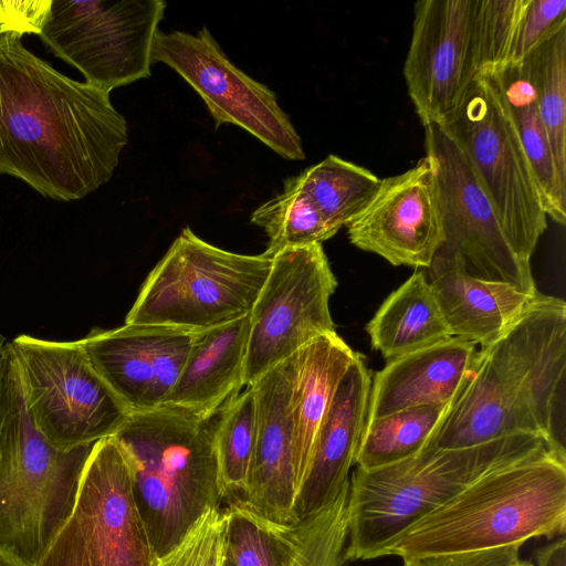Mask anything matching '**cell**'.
Masks as SVG:
<instances>
[{
	"label": "cell",
	"mask_w": 566,
	"mask_h": 566,
	"mask_svg": "<svg viewBox=\"0 0 566 566\" xmlns=\"http://www.w3.org/2000/svg\"><path fill=\"white\" fill-rule=\"evenodd\" d=\"M565 377L566 304L537 293L502 335L475 352L423 448H467L531 433L565 449L557 433Z\"/></svg>",
	"instance_id": "2"
},
{
	"label": "cell",
	"mask_w": 566,
	"mask_h": 566,
	"mask_svg": "<svg viewBox=\"0 0 566 566\" xmlns=\"http://www.w3.org/2000/svg\"><path fill=\"white\" fill-rule=\"evenodd\" d=\"M256 401L252 386H247L218 415L214 448L219 484L223 500H242L248 490L254 448Z\"/></svg>",
	"instance_id": "28"
},
{
	"label": "cell",
	"mask_w": 566,
	"mask_h": 566,
	"mask_svg": "<svg viewBox=\"0 0 566 566\" xmlns=\"http://www.w3.org/2000/svg\"><path fill=\"white\" fill-rule=\"evenodd\" d=\"M356 356L357 353L334 332L314 338L291 357L293 472L296 496L306 478L319 427L339 382Z\"/></svg>",
	"instance_id": "23"
},
{
	"label": "cell",
	"mask_w": 566,
	"mask_h": 566,
	"mask_svg": "<svg viewBox=\"0 0 566 566\" xmlns=\"http://www.w3.org/2000/svg\"><path fill=\"white\" fill-rule=\"evenodd\" d=\"M336 286L319 243L286 248L272 256L249 314L245 387L314 338L336 332L329 311Z\"/></svg>",
	"instance_id": "12"
},
{
	"label": "cell",
	"mask_w": 566,
	"mask_h": 566,
	"mask_svg": "<svg viewBox=\"0 0 566 566\" xmlns=\"http://www.w3.org/2000/svg\"><path fill=\"white\" fill-rule=\"evenodd\" d=\"M196 332L124 324L93 328L81 339L96 371L130 412L165 405L186 363Z\"/></svg>",
	"instance_id": "17"
},
{
	"label": "cell",
	"mask_w": 566,
	"mask_h": 566,
	"mask_svg": "<svg viewBox=\"0 0 566 566\" xmlns=\"http://www.w3.org/2000/svg\"><path fill=\"white\" fill-rule=\"evenodd\" d=\"M249 314L195 333L166 407L212 419L244 386Z\"/></svg>",
	"instance_id": "21"
},
{
	"label": "cell",
	"mask_w": 566,
	"mask_h": 566,
	"mask_svg": "<svg viewBox=\"0 0 566 566\" xmlns=\"http://www.w3.org/2000/svg\"><path fill=\"white\" fill-rule=\"evenodd\" d=\"M342 566H350V565L344 564V565H342Z\"/></svg>",
	"instance_id": "44"
},
{
	"label": "cell",
	"mask_w": 566,
	"mask_h": 566,
	"mask_svg": "<svg viewBox=\"0 0 566 566\" xmlns=\"http://www.w3.org/2000/svg\"><path fill=\"white\" fill-rule=\"evenodd\" d=\"M272 258L222 250L184 228L144 281L125 324L203 331L250 314Z\"/></svg>",
	"instance_id": "7"
},
{
	"label": "cell",
	"mask_w": 566,
	"mask_h": 566,
	"mask_svg": "<svg viewBox=\"0 0 566 566\" xmlns=\"http://www.w3.org/2000/svg\"><path fill=\"white\" fill-rule=\"evenodd\" d=\"M521 545L465 553L405 558L402 566H514L520 558Z\"/></svg>",
	"instance_id": "35"
},
{
	"label": "cell",
	"mask_w": 566,
	"mask_h": 566,
	"mask_svg": "<svg viewBox=\"0 0 566 566\" xmlns=\"http://www.w3.org/2000/svg\"><path fill=\"white\" fill-rule=\"evenodd\" d=\"M366 332L373 348L387 360L452 337L423 271H416L387 296Z\"/></svg>",
	"instance_id": "25"
},
{
	"label": "cell",
	"mask_w": 566,
	"mask_h": 566,
	"mask_svg": "<svg viewBox=\"0 0 566 566\" xmlns=\"http://www.w3.org/2000/svg\"><path fill=\"white\" fill-rule=\"evenodd\" d=\"M35 566H90L73 515Z\"/></svg>",
	"instance_id": "37"
},
{
	"label": "cell",
	"mask_w": 566,
	"mask_h": 566,
	"mask_svg": "<svg viewBox=\"0 0 566 566\" xmlns=\"http://www.w3.org/2000/svg\"><path fill=\"white\" fill-rule=\"evenodd\" d=\"M546 129L557 180L566 192V27L523 60Z\"/></svg>",
	"instance_id": "27"
},
{
	"label": "cell",
	"mask_w": 566,
	"mask_h": 566,
	"mask_svg": "<svg viewBox=\"0 0 566 566\" xmlns=\"http://www.w3.org/2000/svg\"><path fill=\"white\" fill-rule=\"evenodd\" d=\"M476 0H420L403 63L409 96L423 125L441 123L479 77Z\"/></svg>",
	"instance_id": "14"
},
{
	"label": "cell",
	"mask_w": 566,
	"mask_h": 566,
	"mask_svg": "<svg viewBox=\"0 0 566 566\" xmlns=\"http://www.w3.org/2000/svg\"><path fill=\"white\" fill-rule=\"evenodd\" d=\"M10 401L0 433V546L35 566L73 515L94 446L62 449L34 424L10 346Z\"/></svg>",
	"instance_id": "6"
},
{
	"label": "cell",
	"mask_w": 566,
	"mask_h": 566,
	"mask_svg": "<svg viewBox=\"0 0 566 566\" xmlns=\"http://www.w3.org/2000/svg\"><path fill=\"white\" fill-rule=\"evenodd\" d=\"M514 566H534L530 560L520 559Z\"/></svg>",
	"instance_id": "42"
},
{
	"label": "cell",
	"mask_w": 566,
	"mask_h": 566,
	"mask_svg": "<svg viewBox=\"0 0 566 566\" xmlns=\"http://www.w3.org/2000/svg\"><path fill=\"white\" fill-rule=\"evenodd\" d=\"M155 62L171 67L199 94L216 127L237 125L285 159L305 158L302 139L274 92L237 67L206 27L195 34L158 31Z\"/></svg>",
	"instance_id": "13"
},
{
	"label": "cell",
	"mask_w": 566,
	"mask_h": 566,
	"mask_svg": "<svg viewBox=\"0 0 566 566\" xmlns=\"http://www.w3.org/2000/svg\"><path fill=\"white\" fill-rule=\"evenodd\" d=\"M346 228L349 241L360 250L392 265L428 269L443 242L437 180L429 158L381 179Z\"/></svg>",
	"instance_id": "16"
},
{
	"label": "cell",
	"mask_w": 566,
	"mask_h": 566,
	"mask_svg": "<svg viewBox=\"0 0 566 566\" xmlns=\"http://www.w3.org/2000/svg\"><path fill=\"white\" fill-rule=\"evenodd\" d=\"M348 496L349 483L323 509L294 525H280L286 549L285 566H342L347 563Z\"/></svg>",
	"instance_id": "29"
},
{
	"label": "cell",
	"mask_w": 566,
	"mask_h": 566,
	"mask_svg": "<svg viewBox=\"0 0 566 566\" xmlns=\"http://www.w3.org/2000/svg\"><path fill=\"white\" fill-rule=\"evenodd\" d=\"M371 379L357 353L335 392L319 427L304 483L296 496L302 520L333 502L349 483V470L367 422Z\"/></svg>",
	"instance_id": "19"
},
{
	"label": "cell",
	"mask_w": 566,
	"mask_h": 566,
	"mask_svg": "<svg viewBox=\"0 0 566 566\" xmlns=\"http://www.w3.org/2000/svg\"><path fill=\"white\" fill-rule=\"evenodd\" d=\"M537 566H566V542L559 538L538 549L535 554Z\"/></svg>",
	"instance_id": "39"
},
{
	"label": "cell",
	"mask_w": 566,
	"mask_h": 566,
	"mask_svg": "<svg viewBox=\"0 0 566 566\" xmlns=\"http://www.w3.org/2000/svg\"><path fill=\"white\" fill-rule=\"evenodd\" d=\"M423 127L443 230V242L434 255L455 262L470 276L509 283L535 295L531 264L524 263L509 244L468 158L439 124Z\"/></svg>",
	"instance_id": "11"
},
{
	"label": "cell",
	"mask_w": 566,
	"mask_h": 566,
	"mask_svg": "<svg viewBox=\"0 0 566 566\" xmlns=\"http://www.w3.org/2000/svg\"><path fill=\"white\" fill-rule=\"evenodd\" d=\"M564 27H566V0H524L506 64L520 63Z\"/></svg>",
	"instance_id": "34"
},
{
	"label": "cell",
	"mask_w": 566,
	"mask_h": 566,
	"mask_svg": "<svg viewBox=\"0 0 566 566\" xmlns=\"http://www.w3.org/2000/svg\"><path fill=\"white\" fill-rule=\"evenodd\" d=\"M566 531V452L547 450L494 469L385 544L405 558L522 545Z\"/></svg>",
	"instance_id": "3"
},
{
	"label": "cell",
	"mask_w": 566,
	"mask_h": 566,
	"mask_svg": "<svg viewBox=\"0 0 566 566\" xmlns=\"http://www.w3.org/2000/svg\"><path fill=\"white\" fill-rule=\"evenodd\" d=\"M6 32H11L10 29L8 28L7 24H4L1 20H0V34L2 33H6Z\"/></svg>",
	"instance_id": "41"
},
{
	"label": "cell",
	"mask_w": 566,
	"mask_h": 566,
	"mask_svg": "<svg viewBox=\"0 0 566 566\" xmlns=\"http://www.w3.org/2000/svg\"><path fill=\"white\" fill-rule=\"evenodd\" d=\"M496 84L516 135L535 175L547 217L565 224L566 192L558 184L552 149L541 119L535 92L523 61L490 74Z\"/></svg>",
	"instance_id": "26"
},
{
	"label": "cell",
	"mask_w": 566,
	"mask_h": 566,
	"mask_svg": "<svg viewBox=\"0 0 566 566\" xmlns=\"http://www.w3.org/2000/svg\"><path fill=\"white\" fill-rule=\"evenodd\" d=\"M380 181L365 167L329 155L285 179L281 195L305 216L338 232L368 203Z\"/></svg>",
	"instance_id": "24"
},
{
	"label": "cell",
	"mask_w": 566,
	"mask_h": 566,
	"mask_svg": "<svg viewBox=\"0 0 566 566\" xmlns=\"http://www.w3.org/2000/svg\"><path fill=\"white\" fill-rule=\"evenodd\" d=\"M30 416L54 446L73 449L114 437L130 410L93 367L78 340L21 334L9 342Z\"/></svg>",
	"instance_id": "9"
},
{
	"label": "cell",
	"mask_w": 566,
	"mask_h": 566,
	"mask_svg": "<svg viewBox=\"0 0 566 566\" xmlns=\"http://www.w3.org/2000/svg\"><path fill=\"white\" fill-rule=\"evenodd\" d=\"M163 0H52L39 34L46 49L106 92L151 74Z\"/></svg>",
	"instance_id": "10"
},
{
	"label": "cell",
	"mask_w": 566,
	"mask_h": 566,
	"mask_svg": "<svg viewBox=\"0 0 566 566\" xmlns=\"http://www.w3.org/2000/svg\"><path fill=\"white\" fill-rule=\"evenodd\" d=\"M439 124L461 148L494 208L503 233L526 264L547 228L535 175L490 74L480 75Z\"/></svg>",
	"instance_id": "8"
},
{
	"label": "cell",
	"mask_w": 566,
	"mask_h": 566,
	"mask_svg": "<svg viewBox=\"0 0 566 566\" xmlns=\"http://www.w3.org/2000/svg\"><path fill=\"white\" fill-rule=\"evenodd\" d=\"M475 346L450 337L388 360L370 385L367 422L415 407L447 408L460 388Z\"/></svg>",
	"instance_id": "20"
},
{
	"label": "cell",
	"mask_w": 566,
	"mask_h": 566,
	"mask_svg": "<svg viewBox=\"0 0 566 566\" xmlns=\"http://www.w3.org/2000/svg\"><path fill=\"white\" fill-rule=\"evenodd\" d=\"M256 426L248 490L242 499L265 520L291 526L295 515L291 358L276 365L253 385Z\"/></svg>",
	"instance_id": "18"
},
{
	"label": "cell",
	"mask_w": 566,
	"mask_h": 566,
	"mask_svg": "<svg viewBox=\"0 0 566 566\" xmlns=\"http://www.w3.org/2000/svg\"><path fill=\"white\" fill-rule=\"evenodd\" d=\"M0 566H27L0 546Z\"/></svg>",
	"instance_id": "40"
},
{
	"label": "cell",
	"mask_w": 566,
	"mask_h": 566,
	"mask_svg": "<svg viewBox=\"0 0 566 566\" xmlns=\"http://www.w3.org/2000/svg\"><path fill=\"white\" fill-rule=\"evenodd\" d=\"M214 418L163 406L132 412L114 436L128 457L155 558L172 548L207 509H219L223 501Z\"/></svg>",
	"instance_id": "5"
},
{
	"label": "cell",
	"mask_w": 566,
	"mask_h": 566,
	"mask_svg": "<svg viewBox=\"0 0 566 566\" xmlns=\"http://www.w3.org/2000/svg\"><path fill=\"white\" fill-rule=\"evenodd\" d=\"M222 566H233V564L227 558L226 556V559L223 562V565Z\"/></svg>",
	"instance_id": "43"
},
{
	"label": "cell",
	"mask_w": 566,
	"mask_h": 566,
	"mask_svg": "<svg viewBox=\"0 0 566 566\" xmlns=\"http://www.w3.org/2000/svg\"><path fill=\"white\" fill-rule=\"evenodd\" d=\"M547 450L565 451L541 436L518 433L467 448H422L389 465L356 468L346 560L376 558L385 544L485 473Z\"/></svg>",
	"instance_id": "4"
},
{
	"label": "cell",
	"mask_w": 566,
	"mask_h": 566,
	"mask_svg": "<svg viewBox=\"0 0 566 566\" xmlns=\"http://www.w3.org/2000/svg\"><path fill=\"white\" fill-rule=\"evenodd\" d=\"M73 517L90 566H153L156 558L135 500L130 463L115 437L92 447Z\"/></svg>",
	"instance_id": "15"
},
{
	"label": "cell",
	"mask_w": 566,
	"mask_h": 566,
	"mask_svg": "<svg viewBox=\"0 0 566 566\" xmlns=\"http://www.w3.org/2000/svg\"><path fill=\"white\" fill-rule=\"evenodd\" d=\"M52 0H0V20L11 32L40 34Z\"/></svg>",
	"instance_id": "36"
},
{
	"label": "cell",
	"mask_w": 566,
	"mask_h": 566,
	"mask_svg": "<svg viewBox=\"0 0 566 566\" xmlns=\"http://www.w3.org/2000/svg\"><path fill=\"white\" fill-rule=\"evenodd\" d=\"M228 520L227 507L207 509L172 548L155 559L153 566H222Z\"/></svg>",
	"instance_id": "33"
},
{
	"label": "cell",
	"mask_w": 566,
	"mask_h": 566,
	"mask_svg": "<svg viewBox=\"0 0 566 566\" xmlns=\"http://www.w3.org/2000/svg\"><path fill=\"white\" fill-rule=\"evenodd\" d=\"M444 410L443 407H415L366 422L355 464L371 470L418 453Z\"/></svg>",
	"instance_id": "30"
},
{
	"label": "cell",
	"mask_w": 566,
	"mask_h": 566,
	"mask_svg": "<svg viewBox=\"0 0 566 566\" xmlns=\"http://www.w3.org/2000/svg\"><path fill=\"white\" fill-rule=\"evenodd\" d=\"M10 401V350L9 342L0 334V433Z\"/></svg>",
	"instance_id": "38"
},
{
	"label": "cell",
	"mask_w": 566,
	"mask_h": 566,
	"mask_svg": "<svg viewBox=\"0 0 566 566\" xmlns=\"http://www.w3.org/2000/svg\"><path fill=\"white\" fill-rule=\"evenodd\" d=\"M427 270L451 336L480 346L502 335L538 293L470 276L455 262L438 256Z\"/></svg>",
	"instance_id": "22"
},
{
	"label": "cell",
	"mask_w": 566,
	"mask_h": 566,
	"mask_svg": "<svg viewBox=\"0 0 566 566\" xmlns=\"http://www.w3.org/2000/svg\"><path fill=\"white\" fill-rule=\"evenodd\" d=\"M226 556L233 566H285L280 525L256 514L244 501L228 502Z\"/></svg>",
	"instance_id": "31"
},
{
	"label": "cell",
	"mask_w": 566,
	"mask_h": 566,
	"mask_svg": "<svg viewBox=\"0 0 566 566\" xmlns=\"http://www.w3.org/2000/svg\"><path fill=\"white\" fill-rule=\"evenodd\" d=\"M524 0H476L475 65L479 76L507 63Z\"/></svg>",
	"instance_id": "32"
},
{
	"label": "cell",
	"mask_w": 566,
	"mask_h": 566,
	"mask_svg": "<svg viewBox=\"0 0 566 566\" xmlns=\"http://www.w3.org/2000/svg\"><path fill=\"white\" fill-rule=\"evenodd\" d=\"M127 142L109 92L60 73L22 34H0V176L78 200L111 180Z\"/></svg>",
	"instance_id": "1"
}]
</instances>
